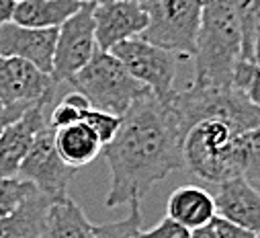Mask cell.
I'll use <instances>...</instances> for the list:
<instances>
[{
	"mask_svg": "<svg viewBox=\"0 0 260 238\" xmlns=\"http://www.w3.org/2000/svg\"><path fill=\"white\" fill-rule=\"evenodd\" d=\"M148 27V15L140 0H107L94 7V35L99 51L140 37Z\"/></svg>",
	"mask_w": 260,
	"mask_h": 238,
	"instance_id": "obj_10",
	"label": "cell"
},
{
	"mask_svg": "<svg viewBox=\"0 0 260 238\" xmlns=\"http://www.w3.org/2000/svg\"><path fill=\"white\" fill-rule=\"evenodd\" d=\"M211 226H213L217 238H258V234H254V232H250L242 226H236V224H232V222H228L219 216L213 220Z\"/></svg>",
	"mask_w": 260,
	"mask_h": 238,
	"instance_id": "obj_28",
	"label": "cell"
},
{
	"mask_svg": "<svg viewBox=\"0 0 260 238\" xmlns=\"http://www.w3.org/2000/svg\"><path fill=\"white\" fill-rule=\"evenodd\" d=\"M242 154H244V172L242 176L250 183H260V128L250 130L240 136Z\"/></svg>",
	"mask_w": 260,
	"mask_h": 238,
	"instance_id": "obj_25",
	"label": "cell"
},
{
	"mask_svg": "<svg viewBox=\"0 0 260 238\" xmlns=\"http://www.w3.org/2000/svg\"><path fill=\"white\" fill-rule=\"evenodd\" d=\"M190 238H217L213 226H205V228H199V230H192Z\"/></svg>",
	"mask_w": 260,
	"mask_h": 238,
	"instance_id": "obj_31",
	"label": "cell"
},
{
	"mask_svg": "<svg viewBox=\"0 0 260 238\" xmlns=\"http://www.w3.org/2000/svg\"><path fill=\"white\" fill-rule=\"evenodd\" d=\"M166 214L168 218L176 220L188 230H199V228L211 226L213 220L217 218L213 195L194 185L178 187L168 197Z\"/></svg>",
	"mask_w": 260,
	"mask_h": 238,
	"instance_id": "obj_15",
	"label": "cell"
},
{
	"mask_svg": "<svg viewBox=\"0 0 260 238\" xmlns=\"http://www.w3.org/2000/svg\"><path fill=\"white\" fill-rule=\"evenodd\" d=\"M68 84L82 93L92 109L117 117H123L140 99L152 95V91L136 80L109 51H96Z\"/></svg>",
	"mask_w": 260,
	"mask_h": 238,
	"instance_id": "obj_5",
	"label": "cell"
},
{
	"mask_svg": "<svg viewBox=\"0 0 260 238\" xmlns=\"http://www.w3.org/2000/svg\"><path fill=\"white\" fill-rule=\"evenodd\" d=\"M96 51L99 47L94 35V7L84 5L57 29L51 70L53 82H70L94 57Z\"/></svg>",
	"mask_w": 260,
	"mask_h": 238,
	"instance_id": "obj_8",
	"label": "cell"
},
{
	"mask_svg": "<svg viewBox=\"0 0 260 238\" xmlns=\"http://www.w3.org/2000/svg\"><path fill=\"white\" fill-rule=\"evenodd\" d=\"M217 216L260 234V191L244 176H234L217 185L215 193Z\"/></svg>",
	"mask_w": 260,
	"mask_h": 238,
	"instance_id": "obj_14",
	"label": "cell"
},
{
	"mask_svg": "<svg viewBox=\"0 0 260 238\" xmlns=\"http://www.w3.org/2000/svg\"><path fill=\"white\" fill-rule=\"evenodd\" d=\"M57 29H29L17 23L0 25V57H19L51 76Z\"/></svg>",
	"mask_w": 260,
	"mask_h": 238,
	"instance_id": "obj_13",
	"label": "cell"
},
{
	"mask_svg": "<svg viewBox=\"0 0 260 238\" xmlns=\"http://www.w3.org/2000/svg\"><path fill=\"white\" fill-rule=\"evenodd\" d=\"M51 205L43 193L33 189L13 214L0 218V238H45Z\"/></svg>",
	"mask_w": 260,
	"mask_h": 238,
	"instance_id": "obj_16",
	"label": "cell"
},
{
	"mask_svg": "<svg viewBox=\"0 0 260 238\" xmlns=\"http://www.w3.org/2000/svg\"><path fill=\"white\" fill-rule=\"evenodd\" d=\"M74 3H78V5H92V7H99V5L107 3V0H74Z\"/></svg>",
	"mask_w": 260,
	"mask_h": 238,
	"instance_id": "obj_32",
	"label": "cell"
},
{
	"mask_svg": "<svg viewBox=\"0 0 260 238\" xmlns=\"http://www.w3.org/2000/svg\"><path fill=\"white\" fill-rule=\"evenodd\" d=\"M82 7L74 0H21L13 23L29 29H59Z\"/></svg>",
	"mask_w": 260,
	"mask_h": 238,
	"instance_id": "obj_17",
	"label": "cell"
},
{
	"mask_svg": "<svg viewBox=\"0 0 260 238\" xmlns=\"http://www.w3.org/2000/svg\"><path fill=\"white\" fill-rule=\"evenodd\" d=\"M53 140H55V148H57L61 160L76 170L80 166L90 164L103 152L101 140L84 122L55 130Z\"/></svg>",
	"mask_w": 260,
	"mask_h": 238,
	"instance_id": "obj_18",
	"label": "cell"
},
{
	"mask_svg": "<svg viewBox=\"0 0 260 238\" xmlns=\"http://www.w3.org/2000/svg\"><path fill=\"white\" fill-rule=\"evenodd\" d=\"M242 27V57L260 64V0L240 19Z\"/></svg>",
	"mask_w": 260,
	"mask_h": 238,
	"instance_id": "obj_21",
	"label": "cell"
},
{
	"mask_svg": "<svg viewBox=\"0 0 260 238\" xmlns=\"http://www.w3.org/2000/svg\"><path fill=\"white\" fill-rule=\"evenodd\" d=\"M76 168L68 166L61 160L55 140H53V130L47 128L43 130L33 148L29 150L27 158L23 160L19 174L23 181H29L35 185L39 193H43L51 203H59L68 199V187L72 178L76 176Z\"/></svg>",
	"mask_w": 260,
	"mask_h": 238,
	"instance_id": "obj_9",
	"label": "cell"
},
{
	"mask_svg": "<svg viewBox=\"0 0 260 238\" xmlns=\"http://www.w3.org/2000/svg\"><path fill=\"white\" fill-rule=\"evenodd\" d=\"M45 238H94V226L82 207L68 197L49 207Z\"/></svg>",
	"mask_w": 260,
	"mask_h": 238,
	"instance_id": "obj_19",
	"label": "cell"
},
{
	"mask_svg": "<svg viewBox=\"0 0 260 238\" xmlns=\"http://www.w3.org/2000/svg\"><path fill=\"white\" fill-rule=\"evenodd\" d=\"M15 9H17V0H0V25L13 23Z\"/></svg>",
	"mask_w": 260,
	"mask_h": 238,
	"instance_id": "obj_30",
	"label": "cell"
},
{
	"mask_svg": "<svg viewBox=\"0 0 260 238\" xmlns=\"http://www.w3.org/2000/svg\"><path fill=\"white\" fill-rule=\"evenodd\" d=\"M132 212L119 222L94 226V238H140L142 232V201H134Z\"/></svg>",
	"mask_w": 260,
	"mask_h": 238,
	"instance_id": "obj_22",
	"label": "cell"
},
{
	"mask_svg": "<svg viewBox=\"0 0 260 238\" xmlns=\"http://www.w3.org/2000/svg\"><path fill=\"white\" fill-rule=\"evenodd\" d=\"M242 57V27L232 0H203L201 27L194 49V84L232 86Z\"/></svg>",
	"mask_w": 260,
	"mask_h": 238,
	"instance_id": "obj_2",
	"label": "cell"
},
{
	"mask_svg": "<svg viewBox=\"0 0 260 238\" xmlns=\"http://www.w3.org/2000/svg\"><path fill=\"white\" fill-rule=\"evenodd\" d=\"M184 168L207 183H223L244 172L240 136L219 119L199 122L182 144Z\"/></svg>",
	"mask_w": 260,
	"mask_h": 238,
	"instance_id": "obj_4",
	"label": "cell"
},
{
	"mask_svg": "<svg viewBox=\"0 0 260 238\" xmlns=\"http://www.w3.org/2000/svg\"><path fill=\"white\" fill-rule=\"evenodd\" d=\"M109 53H113L136 80L148 86L154 97H166L170 91H174V78L180 60L178 55L142 37L127 39L115 45Z\"/></svg>",
	"mask_w": 260,
	"mask_h": 238,
	"instance_id": "obj_7",
	"label": "cell"
},
{
	"mask_svg": "<svg viewBox=\"0 0 260 238\" xmlns=\"http://www.w3.org/2000/svg\"><path fill=\"white\" fill-rule=\"evenodd\" d=\"M82 122L96 134V138L101 140L103 148L107 144H111L121 128V122L123 117H117V115H111V113H105V111H96V109H88L84 113V119Z\"/></svg>",
	"mask_w": 260,
	"mask_h": 238,
	"instance_id": "obj_26",
	"label": "cell"
},
{
	"mask_svg": "<svg viewBox=\"0 0 260 238\" xmlns=\"http://www.w3.org/2000/svg\"><path fill=\"white\" fill-rule=\"evenodd\" d=\"M17 3H21V0H17Z\"/></svg>",
	"mask_w": 260,
	"mask_h": 238,
	"instance_id": "obj_33",
	"label": "cell"
},
{
	"mask_svg": "<svg viewBox=\"0 0 260 238\" xmlns=\"http://www.w3.org/2000/svg\"><path fill=\"white\" fill-rule=\"evenodd\" d=\"M88 109H92L88 99L82 93L72 91L68 95H63V99L51 109V115L47 117V124L53 132L61 130V128H68V126H74V124H80Z\"/></svg>",
	"mask_w": 260,
	"mask_h": 238,
	"instance_id": "obj_20",
	"label": "cell"
},
{
	"mask_svg": "<svg viewBox=\"0 0 260 238\" xmlns=\"http://www.w3.org/2000/svg\"><path fill=\"white\" fill-rule=\"evenodd\" d=\"M232 86L240 91L248 99V103L260 109V64L240 60L234 68Z\"/></svg>",
	"mask_w": 260,
	"mask_h": 238,
	"instance_id": "obj_23",
	"label": "cell"
},
{
	"mask_svg": "<svg viewBox=\"0 0 260 238\" xmlns=\"http://www.w3.org/2000/svg\"><path fill=\"white\" fill-rule=\"evenodd\" d=\"M47 103L49 99L31 105L0 136V178H11L19 174V168L33 148L37 136L49 128L45 115Z\"/></svg>",
	"mask_w": 260,
	"mask_h": 238,
	"instance_id": "obj_12",
	"label": "cell"
},
{
	"mask_svg": "<svg viewBox=\"0 0 260 238\" xmlns=\"http://www.w3.org/2000/svg\"><path fill=\"white\" fill-rule=\"evenodd\" d=\"M55 82L49 74L19 57H0V105H35L53 97Z\"/></svg>",
	"mask_w": 260,
	"mask_h": 238,
	"instance_id": "obj_11",
	"label": "cell"
},
{
	"mask_svg": "<svg viewBox=\"0 0 260 238\" xmlns=\"http://www.w3.org/2000/svg\"><path fill=\"white\" fill-rule=\"evenodd\" d=\"M182 132L166 97L148 95L123 115L121 128L103 156L111 168L107 207L144 201L148 191L170 172L184 168Z\"/></svg>",
	"mask_w": 260,
	"mask_h": 238,
	"instance_id": "obj_1",
	"label": "cell"
},
{
	"mask_svg": "<svg viewBox=\"0 0 260 238\" xmlns=\"http://www.w3.org/2000/svg\"><path fill=\"white\" fill-rule=\"evenodd\" d=\"M33 189L35 185L23 181L21 176L0 178V218H7L9 214H13Z\"/></svg>",
	"mask_w": 260,
	"mask_h": 238,
	"instance_id": "obj_24",
	"label": "cell"
},
{
	"mask_svg": "<svg viewBox=\"0 0 260 238\" xmlns=\"http://www.w3.org/2000/svg\"><path fill=\"white\" fill-rule=\"evenodd\" d=\"M0 109H3V105H0Z\"/></svg>",
	"mask_w": 260,
	"mask_h": 238,
	"instance_id": "obj_34",
	"label": "cell"
},
{
	"mask_svg": "<svg viewBox=\"0 0 260 238\" xmlns=\"http://www.w3.org/2000/svg\"><path fill=\"white\" fill-rule=\"evenodd\" d=\"M190 234H192V230H188L182 224H178L176 220L164 216L154 228L142 230L140 238H190Z\"/></svg>",
	"mask_w": 260,
	"mask_h": 238,
	"instance_id": "obj_27",
	"label": "cell"
},
{
	"mask_svg": "<svg viewBox=\"0 0 260 238\" xmlns=\"http://www.w3.org/2000/svg\"><path fill=\"white\" fill-rule=\"evenodd\" d=\"M148 27L142 39L178 55H194L201 27L203 0H140Z\"/></svg>",
	"mask_w": 260,
	"mask_h": 238,
	"instance_id": "obj_6",
	"label": "cell"
},
{
	"mask_svg": "<svg viewBox=\"0 0 260 238\" xmlns=\"http://www.w3.org/2000/svg\"><path fill=\"white\" fill-rule=\"evenodd\" d=\"M31 105H13V107H3L0 109V136H3V132L11 126V124H15L17 119L29 109Z\"/></svg>",
	"mask_w": 260,
	"mask_h": 238,
	"instance_id": "obj_29",
	"label": "cell"
},
{
	"mask_svg": "<svg viewBox=\"0 0 260 238\" xmlns=\"http://www.w3.org/2000/svg\"><path fill=\"white\" fill-rule=\"evenodd\" d=\"M166 101L184 134L205 119H219L238 136L260 128V109L248 103L234 86H201L190 82L182 91H170Z\"/></svg>",
	"mask_w": 260,
	"mask_h": 238,
	"instance_id": "obj_3",
	"label": "cell"
}]
</instances>
